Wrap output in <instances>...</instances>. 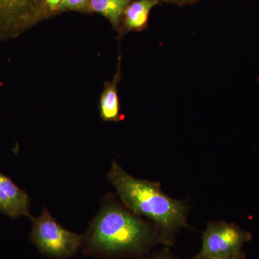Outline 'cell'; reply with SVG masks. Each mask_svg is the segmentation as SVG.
<instances>
[{
    "label": "cell",
    "instance_id": "obj_1",
    "mask_svg": "<svg viewBox=\"0 0 259 259\" xmlns=\"http://www.w3.org/2000/svg\"><path fill=\"white\" fill-rule=\"evenodd\" d=\"M158 243L157 230L141 216L107 196L83 235V254L98 258L138 259Z\"/></svg>",
    "mask_w": 259,
    "mask_h": 259
},
{
    "label": "cell",
    "instance_id": "obj_2",
    "mask_svg": "<svg viewBox=\"0 0 259 259\" xmlns=\"http://www.w3.org/2000/svg\"><path fill=\"white\" fill-rule=\"evenodd\" d=\"M107 179L122 203L131 212L146 218L156 228L158 243L170 246L177 232L190 228L187 222L189 206L163 193L158 182L135 178L115 161L112 163Z\"/></svg>",
    "mask_w": 259,
    "mask_h": 259
},
{
    "label": "cell",
    "instance_id": "obj_3",
    "mask_svg": "<svg viewBox=\"0 0 259 259\" xmlns=\"http://www.w3.org/2000/svg\"><path fill=\"white\" fill-rule=\"evenodd\" d=\"M32 221L30 240L42 254L50 258L69 259L81 249L83 235L65 229L46 207L39 217L32 218Z\"/></svg>",
    "mask_w": 259,
    "mask_h": 259
},
{
    "label": "cell",
    "instance_id": "obj_4",
    "mask_svg": "<svg viewBox=\"0 0 259 259\" xmlns=\"http://www.w3.org/2000/svg\"><path fill=\"white\" fill-rule=\"evenodd\" d=\"M251 238L250 233L236 224L211 221L202 234V248L193 258H226L241 254L243 245Z\"/></svg>",
    "mask_w": 259,
    "mask_h": 259
},
{
    "label": "cell",
    "instance_id": "obj_5",
    "mask_svg": "<svg viewBox=\"0 0 259 259\" xmlns=\"http://www.w3.org/2000/svg\"><path fill=\"white\" fill-rule=\"evenodd\" d=\"M41 0H0V39L16 36L40 15Z\"/></svg>",
    "mask_w": 259,
    "mask_h": 259
},
{
    "label": "cell",
    "instance_id": "obj_6",
    "mask_svg": "<svg viewBox=\"0 0 259 259\" xmlns=\"http://www.w3.org/2000/svg\"><path fill=\"white\" fill-rule=\"evenodd\" d=\"M30 204V197L26 192L0 171V212L11 218H31Z\"/></svg>",
    "mask_w": 259,
    "mask_h": 259
},
{
    "label": "cell",
    "instance_id": "obj_7",
    "mask_svg": "<svg viewBox=\"0 0 259 259\" xmlns=\"http://www.w3.org/2000/svg\"><path fill=\"white\" fill-rule=\"evenodd\" d=\"M157 4L158 0H139L129 5L124 13L126 28L129 30L144 28L151 9Z\"/></svg>",
    "mask_w": 259,
    "mask_h": 259
},
{
    "label": "cell",
    "instance_id": "obj_8",
    "mask_svg": "<svg viewBox=\"0 0 259 259\" xmlns=\"http://www.w3.org/2000/svg\"><path fill=\"white\" fill-rule=\"evenodd\" d=\"M130 2L131 0H90V6L93 11L117 24L125 13Z\"/></svg>",
    "mask_w": 259,
    "mask_h": 259
},
{
    "label": "cell",
    "instance_id": "obj_9",
    "mask_svg": "<svg viewBox=\"0 0 259 259\" xmlns=\"http://www.w3.org/2000/svg\"><path fill=\"white\" fill-rule=\"evenodd\" d=\"M100 114L102 118L105 121H118L121 119L120 102L115 83L109 84L102 93Z\"/></svg>",
    "mask_w": 259,
    "mask_h": 259
},
{
    "label": "cell",
    "instance_id": "obj_10",
    "mask_svg": "<svg viewBox=\"0 0 259 259\" xmlns=\"http://www.w3.org/2000/svg\"><path fill=\"white\" fill-rule=\"evenodd\" d=\"M90 5V0H63L59 10H82Z\"/></svg>",
    "mask_w": 259,
    "mask_h": 259
},
{
    "label": "cell",
    "instance_id": "obj_11",
    "mask_svg": "<svg viewBox=\"0 0 259 259\" xmlns=\"http://www.w3.org/2000/svg\"><path fill=\"white\" fill-rule=\"evenodd\" d=\"M138 259H182L178 258V257L175 256L171 253L169 249H168V246L165 247L163 250H159V251L154 252L152 253H146L143 255V256L140 257ZM194 259V258H190Z\"/></svg>",
    "mask_w": 259,
    "mask_h": 259
},
{
    "label": "cell",
    "instance_id": "obj_12",
    "mask_svg": "<svg viewBox=\"0 0 259 259\" xmlns=\"http://www.w3.org/2000/svg\"><path fill=\"white\" fill-rule=\"evenodd\" d=\"M46 5L50 8L51 10H56L59 9V7L62 3L63 0H44Z\"/></svg>",
    "mask_w": 259,
    "mask_h": 259
},
{
    "label": "cell",
    "instance_id": "obj_13",
    "mask_svg": "<svg viewBox=\"0 0 259 259\" xmlns=\"http://www.w3.org/2000/svg\"><path fill=\"white\" fill-rule=\"evenodd\" d=\"M199 259H245V255L243 253L241 254L234 255V256L226 257V258H212V257H204V258H201Z\"/></svg>",
    "mask_w": 259,
    "mask_h": 259
},
{
    "label": "cell",
    "instance_id": "obj_14",
    "mask_svg": "<svg viewBox=\"0 0 259 259\" xmlns=\"http://www.w3.org/2000/svg\"><path fill=\"white\" fill-rule=\"evenodd\" d=\"M168 1H184V0H168Z\"/></svg>",
    "mask_w": 259,
    "mask_h": 259
}]
</instances>
